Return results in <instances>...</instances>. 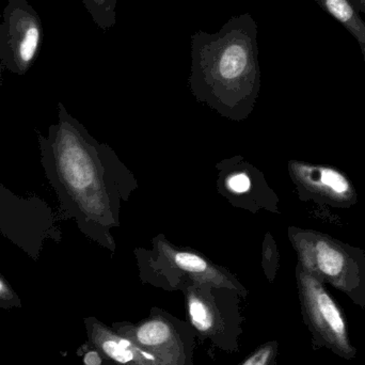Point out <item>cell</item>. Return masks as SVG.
I'll return each mask as SVG.
<instances>
[{"label": "cell", "instance_id": "9", "mask_svg": "<svg viewBox=\"0 0 365 365\" xmlns=\"http://www.w3.org/2000/svg\"><path fill=\"white\" fill-rule=\"evenodd\" d=\"M43 25L27 0H8L0 23V66L23 76L30 70L43 42Z\"/></svg>", "mask_w": 365, "mask_h": 365}, {"label": "cell", "instance_id": "10", "mask_svg": "<svg viewBox=\"0 0 365 365\" xmlns=\"http://www.w3.org/2000/svg\"><path fill=\"white\" fill-rule=\"evenodd\" d=\"M289 173L302 201L334 208H351L358 203L353 181L336 167L289 160Z\"/></svg>", "mask_w": 365, "mask_h": 365}, {"label": "cell", "instance_id": "21", "mask_svg": "<svg viewBox=\"0 0 365 365\" xmlns=\"http://www.w3.org/2000/svg\"><path fill=\"white\" fill-rule=\"evenodd\" d=\"M1 71H2V66H0V81H1Z\"/></svg>", "mask_w": 365, "mask_h": 365}, {"label": "cell", "instance_id": "6", "mask_svg": "<svg viewBox=\"0 0 365 365\" xmlns=\"http://www.w3.org/2000/svg\"><path fill=\"white\" fill-rule=\"evenodd\" d=\"M296 281L302 317L312 336L313 349H326L343 359H355L357 349L351 344L346 317L325 284L300 264L296 266Z\"/></svg>", "mask_w": 365, "mask_h": 365}, {"label": "cell", "instance_id": "3", "mask_svg": "<svg viewBox=\"0 0 365 365\" xmlns=\"http://www.w3.org/2000/svg\"><path fill=\"white\" fill-rule=\"evenodd\" d=\"M289 238L306 272L365 310L364 250L311 229L289 227Z\"/></svg>", "mask_w": 365, "mask_h": 365}, {"label": "cell", "instance_id": "18", "mask_svg": "<svg viewBox=\"0 0 365 365\" xmlns=\"http://www.w3.org/2000/svg\"><path fill=\"white\" fill-rule=\"evenodd\" d=\"M88 349L83 354V361L85 365H103L105 364L102 355L98 349H94L89 342L87 343Z\"/></svg>", "mask_w": 365, "mask_h": 365}, {"label": "cell", "instance_id": "12", "mask_svg": "<svg viewBox=\"0 0 365 365\" xmlns=\"http://www.w3.org/2000/svg\"><path fill=\"white\" fill-rule=\"evenodd\" d=\"M252 168L247 166H236L234 170L227 169L223 189L231 200H251L255 197L264 204L266 210L280 212L278 207L279 197L272 189L268 187L263 175L257 171L251 173Z\"/></svg>", "mask_w": 365, "mask_h": 365}, {"label": "cell", "instance_id": "15", "mask_svg": "<svg viewBox=\"0 0 365 365\" xmlns=\"http://www.w3.org/2000/svg\"><path fill=\"white\" fill-rule=\"evenodd\" d=\"M278 341H268L259 345L240 365H279Z\"/></svg>", "mask_w": 365, "mask_h": 365}, {"label": "cell", "instance_id": "1", "mask_svg": "<svg viewBox=\"0 0 365 365\" xmlns=\"http://www.w3.org/2000/svg\"><path fill=\"white\" fill-rule=\"evenodd\" d=\"M41 164L59 201L60 219L74 220L88 237L113 249L110 229L137 186L110 148L98 143L58 104V123L44 136L36 130Z\"/></svg>", "mask_w": 365, "mask_h": 365}, {"label": "cell", "instance_id": "20", "mask_svg": "<svg viewBox=\"0 0 365 365\" xmlns=\"http://www.w3.org/2000/svg\"><path fill=\"white\" fill-rule=\"evenodd\" d=\"M360 47H361L362 55H364V62H365V44L360 45Z\"/></svg>", "mask_w": 365, "mask_h": 365}, {"label": "cell", "instance_id": "16", "mask_svg": "<svg viewBox=\"0 0 365 365\" xmlns=\"http://www.w3.org/2000/svg\"><path fill=\"white\" fill-rule=\"evenodd\" d=\"M263 268L269 282H274L279 268V252L276 242L269 233L264 242Z\"/></svg>", "mask_w": 365, "mask_h": 365}, {"label": "cell", "instance_id": "8", "mask_svg": "<svg viewBox=\"0 0 365 365\" xmlns=\"http://www.w3.org/2000/svg\"><path fill=\"white\" fill-rule=\"evenodd\" d=\"M111 328L164 364L195 365L197 336L190 324L162 309L152 308L149 317L138 323L118 322Z\"/></svg>", "mask_w": 365, "mask_h": 365}, {"label": "cell", "instance_id": "2", "mask_svg": "<svg viewBox=\"0 0 365 365\" xmlns=\"http://www.w3.org/2000/svg\"><path fill=\"white\" fill-rule=\"evenodd\" d=\"M191 91L227 115L252 108L261 88L257 24L250 13L233 16L218 32L191 36Z\"/></svg>", "mask_w": 365, "mask_h": 365}, {"label": "cell", "instance_id": "13", "mask_svg": "<svg viewBox=\"0 0 365 365\" xmlns=\"http://www.w3.org/2000/svg\"><path fill=\"white\" fill-rule=\"evenodd\" d=\"M326 13L334 17L359 45L365 44V21L351 0H314Z\"/></svg>", "mask_w": 365, "mask_h": 365}, {"label": "cell", "instance_id": "7", "mask_svg": "<svg viewBox=\"0 0 365 365\" xmlns=\"http://www.w3.org/2000/svg\"><path fill=\"white\" fill-rule=\"evenodd\" d=\"M53 208L38 195L19 197L0 182V233L38 262L46 240L59 244L62 232Z\"/></svg>", "mask_w": 365, "mask_h": 365}, {"label": "cell", "instance_id": "14", "mask_svg": "<svg viewBox=\"0 0 365 365\" xmlns=\"http://www.w3.org/2000/svg\"><path fill=\"white\" fill-rule=\"evenodd\" d=\"M94 23L101 29H111L117 23V0H81Z\"/></svg>", "mask_w": 365, "mask_h": 365}, {"label": "cell", "instance_id": "17", "mask_svg": "<svg viewBox=\"0 0 365 365\" xmlns=\"http://www.w3.org/2000/svg\"><path fill=\"white\" fill-rule=\"evenodd\" d=\"M21 302L17 294L13 291L10 283L0 274V307L2 308H13L21 307Z\"/></svg>", "mask_w": 365, "mask_h": 365}, {"label": "cell", "instance_id": "5", "mask_svg": "<svg viewBox=\"0 0 365 365\" xmlns=\"http://www.w3.org/2000/svg\"><path fill=\"white\" fill-rule=\"evenodd\" d=\"M187 319L195 336L227 353L240 351L244 332L242 296L227 287L192 284L182 289Z\"/></svg>", "mask_w": 365, "mask_h": 365}, {"label": "cell", "instance_id": "4", "mask_svg": "<svg viewBox=\"0 0 365 365\" xmlns=\"http://www.w3.org/2000/svg\"><path fill=\"white\" fill-rule=\"evenodd\" d=\"M154 250L139 257L140 276L145 282L167 291H182L192 284L227 287L246 298L248 291L225 268L195 251L185 250L158 238Z\"/></svg>", "mask_w": 365, "mask_h": 365}, {"label": "cell", "instance_id": "19", "mask_svg": "<svg viewBox=\"0 0 365 365\" xmlns=\"http://www.w3.org/2000/svg\"><path fill=\"white\" fill-rule=\"evenodd\" d=\"M351 1L360 13L365 14V0H351Z\"/></svg>", "mask_w": 365, "mask_h": 365}, {"label": "cell", "instance_id": "11", "mask_svg": "<svg viewBox=\"0 0 365 365\" xmlns=\"http://www.w3.org/2000/svg\"><path fill=\"white\" fill-rule=\"evenodd\" d=\"M83 323L87 330L88 342L98 349L105 364L166 365L96 317H86Z\"/></svg>", "mask_w": 365, "mask_h": 365}]
</instances>
